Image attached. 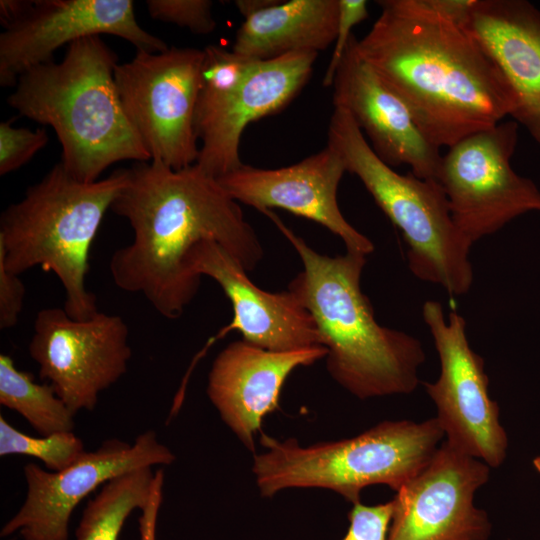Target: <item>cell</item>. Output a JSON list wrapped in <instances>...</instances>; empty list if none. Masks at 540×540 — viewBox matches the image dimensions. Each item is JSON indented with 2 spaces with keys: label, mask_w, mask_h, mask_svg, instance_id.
<instances>
[{
  "label": "cell",
  "mask_w": 540,
  "mask_h": 540,
  "mask_svg": "<svg viewBox=\"0 0 540 540\" xmlns=\"http://www.w3.org/2000/svg\"><path fill=\"white\" fill-rule=\"evenodd\" d=\"M111 210L133 230L132 242L111 256L114 283L143 295L167 319L179 318L198 293L201 278L187 257L200 242L218 243L246 272L263 257L239 203L196 163L182 169L137 163Z\"/></svg>",
  "instance_id": "cell-1"
},
{
  "label": "cell",
  "mask_w": 540,
  "mask_h": 540,
  "mask_svg": "<svg viewBox=\"0 0 540 540\" xmlns=\"http://www.w3.org/2000/svg\"><path fill=\"white\" fill-rule=\"evenodd\" d=\"M381 13L356 49L436 147L488 129L516 103L503 74L461 25L423 0L377 1Z\"/></svg>",
  "instance_id": "cell-2"
},
{
  "label": "cell",
  "mask_w": 540,
  "mask_h": 540,
  "mask_svg": "<svg viewBox=\"0 0 540 540\" xmlns=\"http://www.w3.org/2000/svg\"><path fill=\"white\" fill-rule=\"evenodd\" d=\"M264 214L299 255L303 271L289 284L312 315L327 349L330 376L353 396L365 400L412 393L425 361L421 342L380 325L360 280L366 255L347 251L330 257L312 249L274 213Z\"/></svg>",
  "instance_id": "cell-3"
},
{
  "label": "cell",
  "mask_w": 540,
  "mask_h": 540,
  "mask_svg": "<svg viewBox=\"0 0 540 540\" xmlns=\"http://www.w3.org/2000/svg\"><path fill=\"white\" fill-rule=\"evenodd\" d=\"M116 53L100 36L70 44L60 63L23 73L7 102L21 116L54 129L61 163L91 183L112 164L151 161L128 121L114 79Z\"/></svg>",
  "instance_id": "cell-4"
},
{
  "label": "cell",
  "mask_w": 540,
  "mask_h": 540,
  "mask_svg": "<svg viewBox=\"0 0 540 540\" xmlns=\"http://www.w3.org/2000/svg\"><path fill=\"white\" fill-rule=\"evenodd\" d=\"M129 178L118 169L85 183L55 164L0 217V265L20 275L35 266L53 272L65 291L64 310L73 319L95 316L96 297L86 288L88 256L104 215Z\"/></svg>",
  "instance_id": "cell-5"
},
{
  "label": "cell",
  "mask_w": 540,
  "mask_h": 540,
  "mask_svg": "<svg viewBox=\"0 0 540 540\" xmlns=\"http://www.w3.org/2000/svg\"><path fill=\"white\" fill-rule=\"evenodd\" d=\"M443 438L435 417L383 421L351 438L306 446L261 432L265 450L254 454L252 471L263 497L290 488H321L355 504L371 485L399 491L428 464Z\"/></svg>",
  "instance_id": "cell-6"
},
{
  "label": "cell",
  "mask_w": 540,
  "mask_h": 540,
  "mask_svg": "<svg viewBox=\"0 0 540 540\" xmlns=\"http://www.w3.org/2000/svg\"><path fill=\"white\" fill-rule=\"evenodd\" d=\"M327 146L401 231L412 274L441 286L450 296L466 294L473 284L469 259L473 243L455 224L438 180L394 171L376 155L352 116L340 107H334L331 115Z\"/></svg>",
  "instance_id": "cell-7"
},
{
  "label": "cell",
  "mask_w": 540,
  "mask_h": 540,
  "mask_svg": "<svg viewBox=\"0 0 540 540\" xmlns=\"http://www.w3.org/2000/svg\"><path fill=\"white\" fill-rule=\"evenodd\" d=\"M204 51L168 48L137 51L118 64L114 79L126 117L152 160L173 169L197 162L195 112Z\"/></svg>",
  "instance_id": "cell-8"
},
{
  "label": "cell",
  "mask_w": 540,
  "mask_h": 540,
  "mask_svg": "<svg viewBox=\"0 0 540 540\" xmlns=\"http://www.w3.org/2000/svg\"><path fill=\"white\" fill-rule=\"evenodd\" d=\"M514 120L473 133L442 156L437 176L460 231L474 244L516 217L540 212V191L517 174L511 158L518 143Z\"/></svg>",
  "instance_id": "cell-9"
},
{
  "label": "cell",
  "mask_w": 540,
  "mask_h": 540,
  "mask_svg": "<svg viewBox=\"0 0 540 540\" xmlns=\"http://www.w3.org/2000/svg\"><path fill=\"white\" fill-rule=\"evenodd\" d=\"M422 318L433 338L440 374L423 385L436 406V419L446 442L490 468L505 460L508 438L499 421V406L489 396L484 359L470 347L466 321L456 311L445 316L443 306L428 300Z\"/></svg>",
  "instance_id": "cell-10"
},
{
  "label": "cell",
  "mask_w": 540,
  "mask_h": 540,
  "mask_svg": "<svg viewBox=\"0 0 540 540\" xmlns=\"http://www.w3.org/2000/svg\"><path fill=\"white\" fill-rule=\"evenodd\" d=\"M128 335L119 315L99 311L76 320L64 308H44L35 317L28 351L40 378L75 415L92 411L99 394L126 373L132 355Z\"/></svg>",
  "instance_id": "cell-11"
},
{
  "label": "cell",
  "mask_w": 540,
  "mask_h": 540,
  "mask_svg": "<svg viewBox=\"0 0 540 540\" xmlns=\"http://www.w3.org/2000/svg\"><path fill=\"white\" fill-rule=\"evenodd\" d=\"M317 55L303 51L256 60L234 86L201 85L195 112L196 164L217 179L242 166L239 147L247 125L284 108L310 78Z\"/></svg>",
  "instance_id": "cell-12"
},
{
  "label": "cell",
  "mask_w": 540,
  "mask_h": 540,
  "mask_svg": "<svg viewBox=\"0 0 540 540\" xmlns=\"http://www.w3.org/2000/svg\"><path fill=\"white\" fill-rule=\"evenodd\" d=\"M175 455L152 430L133 444L105 440L97 450L85 452L61 471H45L37 464L24 466L26 499L2 528L0 535L16 531L24 540H67L74 508L96 488L123 473L154 465H170Z\"/></svg>",
  "instance_id": "cell-13"
},
{
  "label": "cell",
  "mask_w": 540,
  "mask_h": 540,
  "mask_svg": "<svg viewBox=\"0 0 540 540\" xmlns=\"http://www.w3.org/2000/svg\"><path fill=\"white\" fill-rule=\"evenodd\" d=\"M490 467L443 441L392 499L388 540H488L492 525L474 504Z\"/></svg>",
  "instance_id": "cell-14"
},
{
  "label": "cell",
  "mask_w": 540,
  "mask_h": 540,
  "mask_svg": "<svg viewBox=\"0 0 540 540\" xmlns=\"http://www.w3.org/2000/svg\"><path fill=\"white\" fill-rule=\"evenodd\" d=\"M0 35V85L15 86L26 71L53 61L61 46L109 34L137 51L161 52L166 43L137 22L131 0H37Z\"/></svg>",
  "instance_id": "cell-15"
},
{
  "label": "cell",
  "mask_w": 540,
  "mask_h": 540,
  "mask_svg": "<svg viewBox=\"0 0 540 540\" xmlns=\"http://www.w3.org/2000/svg\"><path fill=\"white\" fill-rule=\"evenodd\" d=\"M347 172L341 157L329 146L290 166L277 169L243 164L218 178L238 203L264 213L271 208L321 224L344 242L347 251L364 255L374 244L343 216L337 202L339 183Z\"/></svg>",
  "instance_id": "cell-16"
},
{
  "label": "cell",
  "mask_w": 540,
  "mask_h": 540,
  "mask_svg": "<svg viewBox=\"0 0 540 540\" xmlns=\"http://www.w3.org/2000/svg\"><path fill=\"white\" fill-rule=\"evenodd\" d=\"M353 34L333 80L334 107L345 109L387 165H408L421 179H437L442 155L401 99L356 49Z\"/></svg>",
  "instance_id": "cell-17"
},
{
  "label": "cell",
  "mask_w": 540,
  "mask_h": 540,
  "mask_svg": "<svg viewBox=\"0 0 540 540\" xmlns=\"http://www.w3.org/2000/svg\"><path fill=\"white\" fill-rule=\"evenodd\" d=\"M187 264L196 276L215 280L232 304V322L213 341L237 330L243 340L270 351L323 346L312 315L293 291L272 293L258 288L218 243L202 241L194 246Z\"/></svg>",
  "instance_id": "cell-18"
},
{
  "label": "cell",
  "mask_w": 540,
  "mask_h": 540,
  "mask_svg": "<svg viewBox=\"0 0 540 540\" xmlns=\"http://www.w3.org/2000/svg\"><path fill=\"white\" fill-rule=\"evenodd\" d=\"M316 346L295 351H270L245 340L227 345L215 358L207 395L222 421L255 453L256 434L264 417L279 407L281 388L296 368L325 358Z\"/></svg>",
  "instance_id": "cell-19"
},
{
  "label": "cell",
  "mask_w": 540,
  "mask_h": 540,
  "mask_svg": "<svg viewBox=\"0 0 540 540\" xmlns=\"http://www.w3.org/2000/svg\"><path fill=\"white\" fill-rule=\"evenodd\" d=\"M462 27L510 86L511 117L540 145V10L526 0H474Z\"/></svg>",
  "instance_id": "cell-20"
},
{
  "label": "cell",
  "mask_w": 540,
  "mask_h": 540,
  "mask_svg": "<svg viewBox=\"0 0 540 540\" xmlns=\"http://www.w3.org/2000/svg\"><path fill=\"white\" fill-rule=\"evenodd\" d=\"M338 17L339 0L278 1L244 18L232 51L252 60L318 53L335 41Z\"/></svg>",
  "instance_id": "cell-21"
},
{
  "label": "cell",
  "mask_w": 540,
  "mask_h": 540,
  "mask_svg": "<svg viewBox=\"0 0 540 540\" xmlns=\"http://www.w3.org/2000/svg\"><path fill=\"white\" fill-rule=\"evenodd\" d=\"M155 481L152 467H143L106 482L87 503L75 531L76 540H119L130 513L149 502Z\"/></svg>",
  "instance_id": "cell-22"
},
{
  "label": "cell",
  "mask_w": 540,
  "mask_h": 540,
  "mask_svg": "<svg viewBox=\"0 0 540 540\" xmlns=\"http://www.w3.org/2000/svg\"><path fill=\"white\" fill-rule=\"evenodd\" d=\"M0 403L18 412L42 436L73 432L74 414L50 384H39L14 360L0 355Z\"/></svg>",
  "instance_id": "cell-23"
},
{
  "label": "cell",
  "mask_w": 540,
  "mask_h": 540,
  "mask_svg": "<svg viewBox=\"0 0 540 540\" xmlns=\"http://www.w3.org/2000/svg\"><path fill=\"white\" fill-rule=\"evenodd\" d=\"M73 432H57L40 438L26 435L0 416V455H24L42 461L50 471H61L85 453Z\"/></svg>",
  "instance_id": "cell-24"
},
{
  "label": "cell",
  "mask_w": 540,
  "mask_h": 540,
  "mask_svg": "<svg viewBox=\"0 0 540 540\" xmlns=\"http://www.w3.org/2000/svg\"><path fill=\"white\" fill-rule=\"evenodd\" d=\"M150 16L162 22L189 29L195 34H209L216 29L209 0H148Z\"/></svg>",
  "instance_id": "cell-25"
},
{
  "label": "cell",
  "mask_w": 540,
  "mask_h": 540,
  "mask_svg": "<svg viewBox=\"0 0 540 540\" xmlns=\"http://www.w3.org/2000/svg\"><path fill=\"white\" fill-rule=\"evenodd\" d=\"M48 140L43 128H16L10 122H1L0 175H7L25 165L46 146Z\"/></svg>",
  "instance_id": "cell-26"
},
{
  "label": "cell",
  "mask_w": 540,
  "mask_h": 540,
  "mask_svg": "<svg viewBox=\"0 0 540 540\" xmlns=\"http://www.w3.org/2000/svg\"><path fill=\"white\" fill-rule=\"evenodd\" d=\"M392 512V500L374 506L360 501L353 504L348 514L349 527L341 540H388Z\"/></svg>",
  "instance_id": "cell-27"
},
{
  "label": "cell",
  "mask_w": 540,
  "mask_h": 540,
  "mask_svg": "<svg viewBox=\"0 0 540 540\" xmlns=\"http://www.w3.org/2000/svg\"><path fill=\"white\" fill-rule=\"evenodd\" d=\"M368 17V2L365 0H339V17L333 52L323 78L325 87L332 86L336 70L341 62L352 29Z\"/></svg>",
  "instance_id": "cell-28"
},
{
  "label": "cell",
  "mask_w": 540,
  "mask_h": 540,
  "mask_svg": "<svg viewBox=\"0 0 540 540\" xmlns=\"http://www.w3.org/2000/svg\"><path fill=\"white\" fill-rule=\"evenodd\" d=\"M25 286L19 275L0 265V328L14 327L23 309Z\"/></svg>",
  "instance_id": "cell-29"
},
{
  "label": "cell",
  "mask_w": 540,
  "mask_h": 540,
  "mask_svg": "<svg viewBox=\"0 0 540 540\" xmlns=\"http://www.w3.org/2000/svg\"><path fill=\"white\" fill-rule=\"evenodd\" d=\"M155 486L147 505L141 510L139 531L141 540H156V524L159 508L162 502L164 473L162 469L155 472Z\"/></svg>",
  "instance_id": "cell-30"
},
{
  "label": "cell",
  "mask_w": 540,
  "mask_h": 540,
  "mask_svg": "<svg viewBox=\"0 0 540 540\" xmlns=\"http://www.w3.org/2000/svg\"><path fill=\"white\" fill-rule=\"evenodd\" d=\"M423 3L435 13L463 26L474 0H423Z\"/></svg>",
  "instance_id": "cell-31"
},
{
  "label": "cell",
  "mask_w": 540,
  "mask_h": 540,
  "mask_svg": "<svg viewBox=\"0 0 540 540\" xmlns=\"http://www.w3.org/2000/svg\"><path fill=\"white\" fill-rule=\"evenodd\" d=\"M32 1L1 0L0 20L5 27L18 20L30 7Z\"/></svg>",
  "instance_id": "cell-32"
},
{
  "label": "cell",
  "mask_w": 540,
  "mask_h": 540,
  "mask_svg": "<svg viewBox=\"0 0 540 540\" xmlns=\"http://www.w3.org/2000/svg\"><path fill=\"white\" fill-rule=\"evenodd\" d=\"M278 1L279 0H237L234 3L239 13L246 18L249 15L274 5Z\"/></svg>",
  "instance_id": "cell-33"
},
{
  "label": "cell",
  "mask_w": 540,
  "mask_h": 540,
  "mask_svg": "<svg viewBox=\"0 0 540 540\" xmlns=\"http://www.w3.org/2000/svg\"><path fill=\"white\" fill-rule=\"evenodd\" d=\"M533 465L535 469L540 473V456L534 459Z\"/></svg>",
  "instance_id": "cell-34"
}]
</instances>
